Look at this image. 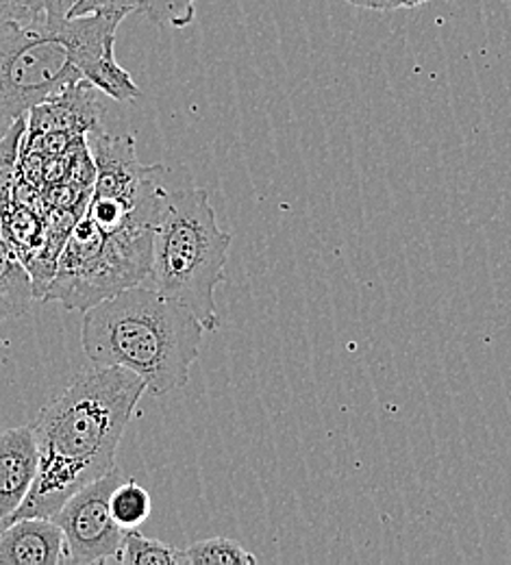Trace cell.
I'll list each match as a JSON object with an SVG mask.
<instances>
[{
    "label": "cell",
    "instance_id": "2",
    "mask_svg": "<svg viewBox=\"0 0 511 565\" xmlns=\"http://www.w3.org/2000/svg\"><path fill=\"white\" fill-rule=\"evenodd\" d=\"M205 333L188 307L136 285L83 313L81 344L92 365L127 367L166 396L188 385Z\"/></svg>",
    "mask_w": 511,
    "mask_h": 565
},
{
    "label": "cell",
    "instance_id": "20",
    "mask_svg": "<svg viewBox=\"0 0 511 565\" xmlns=\"http://www.w3.org/2000/svg\"><path fill=\"white\" fill-rule=\"evenodd\" d=\"M11 122H13V118H9V116H2V114H0V140H2V138H4V134L9 131Z\"/></svg>",
    "mask_w": 511,
    "mask_h": 565
},
{
    "label": "cell",
    "instance_id": "8",
    "mask_svg": "<svg viewBox=\"0 0 511 565\" xmlns=\"http://www.w3.org/2000/svg\"><path fill=\"white\" fill-rule=\"evenodd\" d=\"M40 468L33 426H11L0 433V529L31 492Z\"/></svg>",
    "mask_w": 511,
    "mask_h": 565
},
{
    "label": "cell",
    "instance_id": "1",
    "mask_svg": "<svg viewBox=\"0 0 511 565\" xmlns=\"http://www.w3.org/2000/svg\"><path fill=\"white\" fill-rule=\"evenodd\" d=\"M145 394L147 383L127 367L92 365L76 374L31 424L40 468L31 492L7 524L20 518H55L71 495L109 475Z\"/></svg>",
    "mask_w": 511,
    "mask_h": 565
},
{
    "label": "cell",
    "instance_id": "6",
    "mask_svg": "<svg viewBox=\"0 0 511 565\" xmlns=\"http://www.w3.org/2000/svg\"><path fill=\"white\" fill-rule=\"evenodd\" d=\"M152 242L103 233L83 215L60 253L57 270L42 300L87 311L116 294L150 279Z\"/></svg>",
    "mask_w": 511,
    "mask_h": 565
},
{
    "label": "cell",
    "instance_id": "15",
    "mask_svg": "<svg viewBox=\"0 0 511 565\" xmlns=\"http://www.w3.org/2000/svg\"><path fill=\"white\" fill-rule=\"evenodd\" d=\"M29 116L13 118L9 131L0 140V213L11 207V192L15 183V170L20 161V148L26 138Z\"/></svg>",
    "mask_w": 511,
    "mask_h": 565
},
{
    "label": "cell",
    "instance_id": "5",
    "mask_svg": "<svg viewBox=\"0 0 511 565\" xmlns=\"http://www.w3.org/2000/svg\"><path fill=\"white\" fill-rule=\"evenodd\" d=\"M94 154V190L85 215L107 235L152 239L166 185L161 163L138 159L134 136L87 134Z\"/></svg>",
    "mask_w": 511,
    "mask_h": 565
},
{
    "label": "cell",
    "instance_id": "13",
    "mask_svg": "<svg viewBox=\"0 0 511 565\" xmlns=\"http://www.w3.org/2000/svg\"><path fill=\"white\" fill-rule=\"evenodd\" d=\"M257 557L228 537H212L181 551V565H255Z\"/></svg>",
    "mask_w": 511,
    "mask_h": 565
},
{
    "label": "cell",
    "instance_id": "7",
    "mask_svg": "<svg viewBox=\"0 0 511 565\" xmlns=\"http://www.w3.org/2000/svg\"><path fill=\"white\" fill-rule=\"evenodd\" d=\"M123 481V472L114 468L71 495L57 511L53 520L62 526L66 542L62 564L92 565L116 559L125 529L114 520L109 500Z\"/></svg>",
    "mask_w": 511,
    "mask_h": 565
},
{
    "label": "cell",
    "instance_id": "9",
    "mask_svg": "<svg viewBox=\"0 0 511 565\" xmlns=\"http://www.w3.org/2000/svg\"><path fill=\"white\" fill-rule=\"evenodd\" d=\"M64 531L53 518H20L0 531V565H57Z\"/></svg>",
    "mask_w": 511,
    "mask_h": 565
},
{
    "label": "cell",
    "instance_id": "10",
    "mask_svg": "<svg viewBox=\"0 0 511 565\" xmlns=\"http://www.w3.org/2000/svg\"><path fill=\"white\" fill-rule=\"evenodd\" d=\"M96 92L98 89L89 81H81L53 100L33 107L29 111L26 136H42L51 131L87 136L96 129L100 116Z\"/></svg>",
    "mask_w": 511,
    "mask_h": 565
},
{
    "label": "cell",
    "instance_id": "19",
    "mask_svg": "<svg viewBox=\"0 0 511 565\" xmlns=\"http://www.w3.org/2000/svg\"><path fill=\"white\" fill-rule=\"evenodd\" d=\"M362 9H374V11H394L401 9V0H347Z\"/></svg>",
    "mask_w": 511,
    "mask_h": 565
},
{
    "label": "cell",
    "instance_id": "17",
    "mask_svg": "<svg viewBox=\"0 0 511 565\" xmlns=\"http://www.w3.org/2000/svg\"><path fill=\"white\" fill-rule=\"evenodd\" d=\"M81 0H26L31 13L46 18H73V11Z\"/></svg>",
    "mask_w": 511,
    "mask_h": 565
},
{
    "label": "cell",
    "instance_id": "16",
    "mask_svg": "<svg viewBox=\"0 0 511 565\" xmlns=\"http://www.w3.org/2000/svg\"><path fill=\"white\" fill-rule=\"evenodd\" d=\"M142 11L152 24L185 29L196 20V0H145Z\"/></svg>",
    "mask_w": 511,
    "mask_h": 565
},
{
    "label": "cell",
    "instance_id": "3",
    "mask_svg": "<svg viewBox=\"0 0 511 565\" xmlns=\"http://www.w3.org/2000/svg\"><path fill=\"white\" fill-rule=\"evenodd\" d=\"M233 235L220 228L203 188L166 190L152 235V289L188 307L207 331L219 329L216 289L226 281Z\"/></svg>",
    "mask_w": 511,
    "mask_h": 565
},
{
    "label": "cell",
    "instance_id": "21",
    "mask_svg": "<svg viewBox=\"0 0 511 565\" xmlns=\"http://www.w3.org/2000/svg\"><path fill=\"white\" fill-rule=\"evenodd\" d=\"M425 2H429V0H401V7L414 9V7H420V4H425Z\"/></svg>",
    "mask_w": 511,
    "mask_h": 565
},
{
    "label": "cell",
    "instance_id": "4",
    "mask_svg": "<svg viewBox=\"0 0 511 565\" xmlns=\"http://www.w3.org/2000/svg\"><path fill=\"white\" fill-rule=\"evenodd\" d=\"M87 81L74 60L66 18L31 13L0 24V114L29 116L76 83Z\"/></svg>",
    "mask_w": 511,
    "mask_h": 565
},
{
    "label": "cell",
    "instance_id": "12",
    "mask_svg": "<svg viewBox=\"0 0 511 565\" xmlns=\"http://www.w3.org/2000/svg\"><path fill=\"white\" fill-rule=\"evenodd\" d=\"M114 562L123 565H181V551L172 544L150 540L138 529H125L123 544Z\"/></svg>",
    "mask_w": 511,
    "mask_h": 565
},
{
    "label": "cell",
    "instance_id": "11",
    "mask_svg": "<svg viewBox=\"0 0 511 565\" xmlns=\"http://www.w3.org/2000/svg\"><path fill=\"white\" fill-rule=\"evenodd\" d=\"M38 300L33 277L0 231V322L24 316Z\"/></svg>",
    "mask_w": 511,
    "mask_h": 565
},
{
    "label": "cell",
    "instance_id": "18",
    "mask_svg": "<svg viewBox=\"0 0 511 565\" xmlns=\"http://www.w3.org/2000/svg\"><path fill=\"white\" fill-rule=\"evenodd\" d=\"M31 15L26 0H0V24Z\"/></svg>",
    "mask_w": 511,
    "mask_h": 565
},
{
    "label": "cell",
    "instance_id": "14",
    "mask_svg": "<svg viewBox=\"0 0 511 565\" xmlns=\"http://www.w3.org/2000/svg\"><path fill=\"white\" fill-rule=\"evenodd\" d=\"M109 509L120 529H140L150 518L152 500L138 481L127 479L114 490Z\"/></svg>",
    "mask_w": 511,
    "mask_h": 565
}]
</instances>
